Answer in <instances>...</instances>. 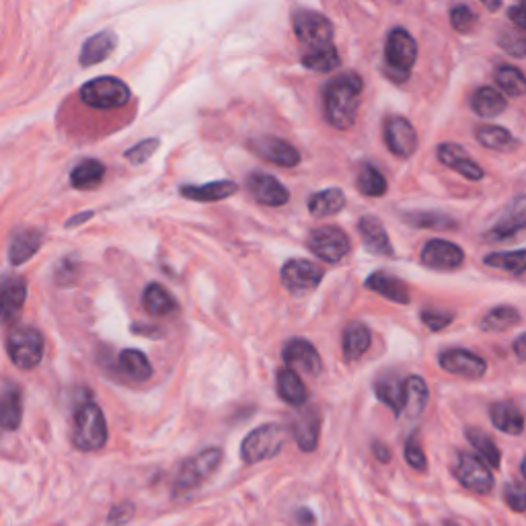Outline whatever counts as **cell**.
Segmentation results:
<instances>
[{
    "label": "cell",
    "mask_w": 526,
    "mask_h": 526,
    "mask_svg": "<svg viewBox=\"0 0 526 526\" xmlns=\"http://www.w3.org/2000/svg\"><path fill=\"white\" fill-rule=\"evenodd\" d=\"M364 83L356 72L335 77L323 91V114L337 130H350L358 118Z\"/></svg>",
    "instance_id": "cell-1"
},
{
    "label": "cell",
    "mask_w": 526,
    "mask_h": 526,
    "mask_svg": "<svg viewBox=\"0 0 526 526\" xmlns=\"http://www.w3.org/2000/svg\"><path fill=\"white\" fill-rule=\"evenodd\" d=\"M418 60V42L403 27H397L389 33L385 46V74L401 85L409 79L411 68Z\"/></svg>",
    "instance_id": "cell-2"
},
{
    "label": "cell",
    "mask_w": 526,
    "mask_h": 526,
    "mask_svg": "<svg viewBox=\"0 0 526 526\" xmlns=\"http://www.w3.org/2000/svg\"><path fill=\"white\" fill-rule=\"evenodd\" d=\"M107 442V424L105 416L97 403L87 401L83 403L77 413H74L72 422V444L83 453H95L103 448Z\"/></svg>",
    "instance_id": "cell-3"
},
{
    "label": "cell",
    "mask_w": 526,
    "mask_h": 526,
    "mask_svg": "<svg viewBox=\"0 0 526 526\" xmlns=\"http://www.w3.org/2000/svg\"><path fill=\"white\" fill-rule=\"evenodd\" d=\"M44 335L31 325H15L7 333V352L21 370H33L44 358Z\"/></svg>",
    "instance_id": "cell-4"
},
{
    "label": "cell",
    "mask_w": 526,
    "mask_h": 526,
    "mask_svg": "<svg viewBox=\"0 0 526 526\" xmlns=\"http://www.w3.org/2000/svg\"><path fill=\"white\" fill-rule=\"evenodd\" d=\"M286 428L280 424H263L255 428L241 444V459L249 465L274 459L286 442Z\"/></svg>",
    "instance_id": "cell-5"
},
{
    "label": "cell",
    "mask_w": 526,
    "mask_h": 526,
    "mask_svg": "<svg viewBox=\"0 0 526 526\" xmlns=\"http://www.w3.org/2000/svg\"><path fill=\"white\" fill-rule=\"evenodd\" d=\"M292 27L298 42L307 46V52L333 46V25L321 13L298 9L292 15Z\"/></svg>",
    "instance_id": "cell-6"
},
{
    "label": "cell",
    "mask_w": 526,
    "mask_h": 526,
    "mask_svg": "<svg viewBox=\"0 0 526 526\" xmlns=\"http://www.w3.org/2000/svg\"><path fill=\"white\" fill-rule=\"evenodd\" d=\"M130 87L116 77H99L83 85V103L95 109H120L130 101Z\"/></svg>",
    "instance_id": "cell-7"
},
{
    "label": "cell",
    "mask_w": 526,
    "mask_h": 526,
    "mask_svg": "<svg viewBox=\"0 0 526 526\" xmlns=\"http://www.w3.org/2000/svg\"><path fill=\"white\" fill-rule=\"evenodd\" d=\"M222 463V450L220 448H206L200 455L187 459L181 463L175 475V490L187 492L200 487Z\"/></svg>",
    "instance_id": "cell-8"
},
{
    "label": "cell",
    "mask_w": 526,
    "mask_h": 526,
    "mask_svg": "<svg viewBox=\"0 0 526 526\" xmlns=\"http://www.w3.org/2000/svg\"><path fill=\"white\" fill-rule=\"evenodd\" d=\"M323 276L325 270L309 259H290L284 263L280 272L284 288L294 296H303L307 292L317 290Z\"/></svg>",
    "instance_id": "cell-9"
},
{
    "label": "cell",
    "mask_w": 526,
    "mask_h": 526,
    "mask_svg": "<svg viewBox=\"0 0 526 526\" xmlns=\"http://www.w3.org/2000/svg\"><path fill=\"white\" fill-rule=\"evenodd\" d=\"M455 477L473 494H490L494 490V475L487 463L471 453H459L455 463Z\"/></svg>",
    "instance_id": "cell-10"
},
{
    "label": "cell",
    "mask_w": 526,
    "mask_h": 526,
    "mask_svg": "<svg viewBox=\"0 0 526 526\" xmlns=\"http://www.w3.org/2000/svg\"><path fill=\"white\" fill-rule=\"evenodd\" d=\"M350 245V237L337 227L315 229L307 237V247L313 251V255L327 263L342 261L350 253Z\"/></svg>",
    "instance_id": "cell-11"
},
{
    "label": "cell",
    "mask_w": 526,
    "mask_h": 526,
    "mask_svg": "<svg viewBox=\"0 0 526 526\" xmlns=\"http://www.w3.org/2000/svg\"><path fill=\"white\" fill-rule=\"evenodd\" d=\"M526 229V194L516 196L500 214V218L496 220L494 227L487 231L483 237L485 241L490 243H498V241H506L510 237H514L516 233Z\"/></svg>",
    "instance_id": "cell-12"
},
{
    "label": "cell",
    "mask_w": 526,
    "mask_h": 526,
    "mask_svg": "<svg viewBox=\"0 0 526 526\" xmlns=\"http://www.w3.org/2000/svg\"><path fill=\"white\" fill-rule=\"evenodd\" d=\"M463 261H465V251L459 245L444 239H432L422 249V263L430 270L450 272L461 268Z\"/></svg>",
    "instance_id": "cell-13"
},
{
    "label": "cell",
    "mask_w": 526,
    "mask_h": 526,
    "mask_svg": "<svg viewBox=\"0 0 526 526\" xmlns=\"http://www.w3.org/2000/svg\"><path fill=\"white\" fill-rule=\"evenodd\" d=\"M438 362H440L442 370H446L450 374H457V377L471 379V381L481 379L483 374L487 372V362L481 356H477L469 350H463V348L444 350L438 356Z\"/></svg>",
    "instance_id": "cell-14"
},
{
    "label": "cell",
    "mask_w": 526,
    "mask_h": 526,
    "mask_svg": "<svg viewBox=\"0 0 526 526\" xmlns=\"http://www.w3.org/2000/svg\"><path fill=\"white\" fill-rule=\"evenodd\" d=\"M247 187H249L251 196L263 206L278 208V206L288 204V200H290L288 187L270 173H261V171L251 173L247 177Z\"/></svg>",
    "instance_id": "cell-15"
},
{
    "label": "cell",
    "mask_w": 526,
    "mask_h": 526,
    "mask_svg": "<svg viewBox=\"0 0 526 526\" xmlns=\"http://www.w3.org/2000/svg\"><path fill=\"white\" fill-rule=\"evenodd\" d=\"M249 144H251L253 153L257 157H261L263 161H268V163H274V165H280V167H296L300 163L298 150L290 142H286L282 138L257 136Z\"/></svg>",
    "instance_id": "cell-16"
},
{
    "label": "cell",
    "mask_w": 526,
    "mask_h": 526,
    "mask_svg": "<svg viewBox=\"0 0 526 526\" xmlns=\"http://www.w3.org/2000/svg\"><path fill=\"white\" fill-rule=\"evenodd\" d=\"M385 142L393 155L409 159L418 150V132L409 120L393 116L385 122Z\"/></svg>",
    "instance_id": "cell-17"
},
{
    "label": "cell",
    "mask_w": 526,
    "mask_h": 526,
    "mask_svg": "<svg viewBox=\"0 0 526 526\" xmlns=\"http://www.w3.org/2000/svg\"><path fill=\"white\" fill-rule=\"evenodd\" d=\"M282 358L286 362V368H292L296 372L300 370L309 374V377H317L323 368L317 348L307 340H290L282 350Z\"/></svg>",
    "instance_id": "cell-18"
},
{
    "label": "cell",
    "mask_w": 526,
    "mask_h": 526,
    "mask_svg": "<svg viewBox=\"0 0 526 526\" xmlns=\"http://www.w3.org/2000/svg\"><path fill=\"white\" fill-rule=\"evenodd\" d=\"M438 161L448 169L461 173L469 181H479L485 175L483 169L465 153V148L453 142H444L438 146Z\"/></svg>",
    "instance_id": "cell-19"
},
{
    "label": "cell",
    "mask_w": 526,
    "mask_h": 526,
    "mask_svg": "<svg viewBox=\"0 0 526 526\" xmlns=\"http://www.w3.org/2000/svg\"><path fill=\"white\" fill-rule=\"evenodd\" d=\"M358 233L368 253L372 255H393L391 239L377 216H362L358 220Z\"/></svg>",
    "instance_id": "cell-20"
},
{
    "label": "cell",
    "mask_w": 526,
    "mask_h": 526,
    "mask_svg": "<svg viewBox=\"0 0 526 526\" xmlns=\"http://www.w3.org/2000/svg\"><path fill=\"white\" fill-rule=\"evenodd\" d=\"M181 196L185 200L192 202H222L239 192V185L235 181L222 179V181H212L206 185H183L181 187Z\"/></svg>",
    "instance_id": "cell-21"
},
{
    "label": "cell",
    "mask_w": 526,
    "mask_h": 526,
    "mask_svg": "<svg viewBox=\"0 0 526 526\" xmlns=\"http://www.w3.org/2000/svg\"><path fill=\"white\" fill-rule=\"evenodd\" d=\"M116 46H118L116 33L99 31V33L91 35L89 40L83 44L81 56H79V64L83 68H91V66L99 64V62H105L111 54H114Z\"/></svg>",
    "instance_id": "cell-22"
},
{
    "label": "cell",
    "mask_w": 526,
    "mask_h": 526,
    "mask_svg": "<svg viewBox=\"0 0 526 526\" xmlns=\"http://www.w3.org/2000/svg\"><path fill=\"white\" fill-rule=\"evenodd\" d=\"M44 243V235L35 229H21L15 231L9 243V261L13 266H23L37 251H40Z\"/></svg>",
    "instance_id": "cell-23"
},
{
    "label": "cell",
    "mask_w": 526,
    "mask_h": 526,
    "mask_svg": "<svg viewBox=\"0 0 526 526\" xmlns=\"http://www.w3.org/2000/svg\"><path fill=\"white\" fill-rule=\"evenodd\" d=\"M366 288L385 296L387 300H393V303L407 305L409 303V288L403 280L389 276L385 272H374L366 280Z\"/></svg>",
    "instance_id": "cell-24"
},
{
    "label": "cell",
    "mask_w": 526,
    "mask_h": 526,
    "mask_svg": "<svg viewBox=\"0 0 526 526\" xmlns=\"http://www.w3.org/2000/svg\"><path fill=\"white\" fill-rule=\"evenodd\" d=\"M492 422L494 426L510 436H518L524 432V413L520 411V407L512 401H498L492 405Z\"/></svg>",
    "instance_id": "cell-25"
},
{
    "label": "cell",
    "mask_w": 526,
    "mask_h": 526,
    "mask_svg": "<svg viewBox=\"0 0 526 526\" xmlns=\"http://www.w3.org/2000/svg\"><path fill=\"white\" fill-rule=\"evenodd\" d=\"M276 389H278V395L282 397V401H286L288 405H294V407L305 405L309 399L307 385L303 383V379L298 377V372L292 368H282L278 372Z\"/></svg>",
    "instance_id": "cell-26"
},
{
    "label": "cell",
    "mask_w": 526,
    "mask_h": 526,
    "mask_svg": "<svg viewBox=\"0 0 526 526\" xmlns=\"http://www.w3.org/2000/svg\"><path fill=\"white\" fill-rule=\"evenodd\" d=\"M0 409H3V428L7 432H15L23 420V395L21 389L9 379H5L3 383V403H0Z\"/></svg>",
    "instance_id": "cell-27"
},
{
    "label": "cell",
    "mask_w": 526,
    "mask_h": 526,
    "mask_svg": "<svg viewBox=\"0 0 526 526\" xmlns=\"http://www.w3.org/2000/svg\"><path fill=\"white\" fill-rule=\"evenodd\" d=\"M370 342H372V335L364 323H360V321L348 323L344 329V337H342L346 360L354 362V360L362 358L368 352Z\"/></svg>",
    "instance_id": "cell-28"
},
{
    "label": "cell",
    "mask_w": 526,
    "mask_h": 526,
    "mask_svg": "<svg viewBox=\"0 0 526 526\" xmlns=\"http://www.w3.org/2000/svg\"><path fill=\"white\" fill-rule=\"evenodd\" d=\"M27 298V284L19 276H9L3 284V323L9 325L13 319H17L19 311L25 305Z\"/></svg>",
    "instance_id": "cell-29"
},
{
    "label": "cell",
    "mask_w": 526,
    "mask_h": 526,
    "mask_svg": "<svg viewBox=\"0 0 526 526\" xmlns=\"http://www.w3.org/2000/svg\"><path fill=\"white\" fill-rule=\"evenodd\" d=\"M471 107L479 118H498L508 107L506 97L494 87H481L471 97Z\"/></svg>",
    "instance_id": "cell-30"
},
{
    "label": "cell",
    "mask_w": 526,
    "mask_h": 526,
    "mask_svg": "<svg viewBox=\"0 0 526 526\" xmlns=\"http://www.w3.org/2000/svg\"><path fill=\"white\" fill-rule=\"evenodd\" d=\"M483 263L490 268L502 270L514 278H526V249L522 251H496L483 257Z\"/></svg>",
    "instance_id": "cell-31"
},
{
    "label": "cell",
    "mask_w": 526,
    "mask_h": 526,
    "mask_svg": "<svg viewBox=\"0 0 526 526\" xmlns=\"http://www.w3.org/2000/svg\"><path fill=\"white\" fill-rule=\"evenodd\" d=\"M142 305L146 309V313L155 315V317H165V315H171L175 309H177V303L175 298L157 282L148 284L144 288V294H142Z\"/></svg>",
    "instance_id": "cell-32"
},
{
    "label": "cell",
    "mask_w": 526,
    "mask_h": 526,
    "mask_svg": "<svg viewBox=\"0 0 526 526\" xmlns=\"http://www.w3.org/2000/svg\"><path fill=\"white\" fill-rule=\"evenodd\" d=\"M344 208H346V196L340 187H329V190L317 192L309 200V212L317 218L337 214V212H342Z\"/></svg>",
    "instance_id": "cell-33"
},
{
    "label": "cell",
    "mask_w": 526,
    "mask_h": 526,
    "mask_svg": "<svg viewBox=\"0 0 526 526\" xmlns=\"http://www.w3.org/2000/svg\"><path fill=\"white\" fill-rule=\"evenodd\" d=\"M105 177V165L97 159H85L70 173V183L77 190H95Z\"/></svg>",
    "instance_id": "cell-34"
},
{
    "label": "cell",
    "mask_w": 526,
    "mask_h": 526,
    "mask_svg": "<svg viewBox=\"0 0 526 526\" xmlns=\"http://www.w3.org/2000/svg\"><path fill=\"white\" fill-rule=\"evenodd\" d=\"M319 413L315 411H307L305 416H300L294 422V438L296 444L300 446V450H305V453H311V450L317 448V440H319Z\"/></svg>",
    "instance_id": "cell-35"
},
{
    "label": "cell",
    "mask_w": 526,
    "mask_h": 526,
    "mask_svg": "<svg viewBox=\"0 0 526 526\" xmlns=\"http://www.w3.org/2000/svg\"><path fill=\"white\" fill-rule=\"evenodd\" d=\"M428 399H430V391L422 377H409L405 381V413L409 418L422 416V411L428 405Z\"/></svg>",
    "instance_id": "cell-36"
},
{
    "label": "cell",
    "mask_w": 526,
    "mask_h": 526,
    "mask_svg": "<svg viewBox=\"0 0 526 526\" xmlns=\"http://www.w3.org/2000/svg\"><path fill=\"white\" fill-rule=\"evenodd\" d=\"M374 393L377 397L393 409L395 416L405 411V383H401L397 377H383L374 383Z\"/></svg>",
    "instance_id": "cell-37"
},
{
    "label": "cell",
    "mask_w": 526,
    "mask_h": 526,
    "mask_svg": "<svg viewBox=\"0 0 526 526\" xmlns=\"http://www.w3.org/2000/svg\"><path fill=\"white\" fill-rule=\"evenodd\" d=\"M465 434H467V440L473 444V448L481 455V459L492 469H498L502 463V453L496 446V442L492 440V436H487L479 428H467Z\"/></svg>",
    "instance_id": "cell-38"
},
{
    "label": "cell",
    "mask_w": 526,
    "mask_h": 526,
    "mask_svg": "<svg viewBox=\"0 0 526 526\" xmlns=\"http://www.w3.org/2000/svg\"><path fill=\"white\" fill-rule=\"evenodd\" d=\"M120 370L134 381H148L153 377V366L140 350H124L120 354Z\"/></svg>",
    "instance_id": "cell-39"
},
{
    "label": "cell",
    "mask_w": 526,
    "mask_h": 526,
    "mask_svg": "<svg viewBox=\"0 0 526 526\" xmlns=\"http://www.w3.org/2000/svg\"><path fill=\"white\" fill-rule=\"evenodd\" d=\"M494 79L498 83V87L512 95V97H522L526 95V77L524 72L516 66H508V64H502L496 68L494 72Z\"/></svg>",
    "instance_id": "cell-40"
},
{
    "label": "cell",
    "mask_w": 526,
    "mask_h": 526,
    "mask_svg": "<svg viewBox=\"0 0 526 526\" xmlns=\"http://www.w3.org/2000/svg\"><path fill=\"white\" fill-rule=\"evenodd\" d=\"M520 321H522V315L514 307H496L479 321V327L483 331L496 333V331H506L512 325H518Z\"/></svg>",
    "instance_id": "cell-41"
},
{
    "label": "cell",
    "mask_w": 526,
    "mask_h": 526,
    "mask_svg": "<svg viewBox=\"0 0 526 526\" xmlns=\"http://www.w3.org/2000/svg\"><path fill=\"white\" fill-rule=\"evenodd\" d=\"M358 190L364 196L381 198V196L387 194L389 185H387L385 175L379 169H374L372 165H362V169L358 173Z\"/></svg>",
    "instance_id": "cell-42"
},
{
    "label": "cell",
    "mask_w": 526,
    "mask_h": 526,
    "mask_svg": "<svg viewBox=\"0 0 526 526\" xmlns=\"http://www.w3.org/2000/svg\"><path fill=\"white\" fill-rule=\"evenodd\" d=\"M475 138L479 144H483L485 148H492V150H510L512 146H516L514 136L500 126H479L475 132Z\"/></svg>",
    "instance_id": "cell-43"
},
{
    "label": "cell",
    "mask_w": 526,
    "mask_h": 526,
    "mask_svg": "<svg viewBox=\"0 0 526 526\" xmlns=\"http://www.w3.org/2000/svg\"><path fill=\"white\" fill-rule=\"evenodd\" d=\"M300 62H303V66L309 68V70L329 72V70H335L337 66L342 64V58H340V54H337V50L333 46H327V48H319V50L307 52L303 58H300Z\"/></svg>",
    "instance_id": "cell-44"
},
{
    "label": "cell",
    "mask_w": 526,
    "mask_h": 526,
    "mask_svg": "<svg viewBox=\"0 0 526 526\" xmlns=\"http://www.w3.org/2000/svg\"><path fill=\"white\" fill-rule=\"evenodd\" d=\"M405 222L413 224L418 229H436V231H450L457 229V220L448 218L446 214H436V212H413L403 216Z\"/></svg>",
    "instance_id": "cell-45"
},
{
    "label": "cell",
    "mask_w": 526,
    "mask_h": 526,
    "mask_svg": "<svg viewBox=\"0 0 526 526\" xmlns=\"http://www.w3.org/2000/svg\"><path fill=\"white\" fill-rule=\"evenodd\" d=\"M498 44L506 54L514 58L526 56V35L520 29H502L498 35Z\"/></svg>",
    "instance_id": "cell-46"
},
{
    "label": "cell",
    "mask_w": 526,
    "mask_h": 526,
    "mask_svg": "<svg viewBox=\"0 0 526 526\" xmlns=\"http://www.w3.org/2000/svg\"><path fill=\"white\" fill-rule=\"evenodd\" d=\"M159 146H161L159 138H146V140H140L138 144H134L130 150H126L124 157L132 165H142V163H146L150 157L157 153Z\"/></svg>",
    "instance_id": "cell-47"
},
{
    "label": "cell",
    "mask_w": 526,
    "mask_h": 526,
    "mask_svg": "<svg viewBox=\"0 0 526 526\" xmlns=\"http://www.w3.org/2000/svg\"><path fill=\"white\" fill-rule=\"evenodd\" d=\"M450 25L459 33H469L477 25V15L467 5H457L450 11Z\"/></svg>",
    "instance_id": "cell-48"
},
{
    "label": "cell",
    "mask_w": 526,
    "mask_h": 526,
    "mask_svg": "<svg viewBox=\"0 0 526 526\" xmlns=\"http://www.w3.org/2000/svg\"><path fill=\"white\" fill-rule=\"evenodd\" d=\"M504 500L510 510L526 512V485L512 481L504 487Z\"/></svg>",
    "instance_id": "cell-49"
},
{
    "label": "cell",
    "mask_w": 526,
    "mask_h": 526,
    "mask_svg": "<svg viewBox=\"0 0 526 526\" xmlns=\"http://www.w3.org/2000/svg\"><path fill=\"white\" fill-rule=\"evenodd\" d=\"M405 461H407L413 469H416V471H426V467H428L426 455H424V450H422L416 434H413V436L407 440V444H405Z\"/></svg>",
    "instance_id": "cell-50"
},
{
    "label": "cell",
    "mask_w": 526,
    "mask_h": 526,
    "mask_svg": "<svg viewBox=\"0 0 526 526\" xmlns=\"http://www.w3.org/2000/svg\"><path fill=\"white\" fill-rule=\"evenodd\" d=\"M453 321H455V313L432 311V309L422 311V323H424L426 327H430L432 331H442L444 327H448Z\"/></svg>",
    "instance_id": "cell-51"
},
{
    "label": "cell",
    "mask_w": 526,
    "mask_h": 526,
    "mask_svg": "<svg viewBox=\"0 0 526 526\" xmlns=\"http://www.w3.org/2000/svg\"><path fill=\"white\" fill-rule=\"evenodd\" d=\"M134 516V504L132 502H122L109 510L107 516V526H124L132 520Z\"/></svg>",
    "instance_id": "cell-52"
},
{
    "label": "cell",
    "mask_w": 526,
    "mask_h": 526,
    "mask_svg": "<svg viewBox=\"0 0 526 526\" xmlns=\"http://www.w3.org/2000/svg\"><path fill=\"white\" fill-rule=\"evenodd\" d=\"M508 15H510V21L516 25V29L526 31V3L512 7V9L508 11Z\"/></svg>",
    "instance_id": "cell-53"
},
{
    "label": "cell",
    "mask_w": 526,
    "mask_h": 526,
    "mask_svg": "<svg viewBox=\"0 0 526 526\" xmlns=\"http://www.w3.org/2000/svg\"><path fill=\"white\" fill-rule=\"evenodd\" d=\"M93 216H95V212H93V210L79 212L77 216H72V218H68V220H66V229H74V227H79V224H83V222L91 220Z\"/></svg>",
    "instance_id": "cell-54"
},
{
    "label": "cell",
    "mask_w": 526,
    "mask_h": 526,
    "mask_svg": "<svg viewBox=\"0 0 526 526\" xmlns=\"http://www.w3.org/2000/svg\"><path fill=\"white\" fill-rule=\"evenodd\" d=\"M296 522L300 526H315V514L309 508H298L296 510Z\"/></svg>",
    "instance_id": "cell-55"
},
{
    "label": "cell",
    "mask_w": 526,
    "mask_h": 526,
    "mask_svg": "<svg viewBox=\"0 0 526 526\" xmlns=\"http://www.w3.org/2000/svg\"><path fill=\"white\" fill-rule=\"evenodd\" d=\"M372 450H374V455H377V459H379L381 463H389V461H391L389 448H387L383 442H374V444H372Z\"/></svg>",
    "instance_id": "cell-56"
},
{
    "label": "cell",
    "mask_w": 526,
    "mask_h": 526,
    "mask_svg": "<svg viewBox=\"0 0 526 526\" xmlns=\"http://www.w3.org/2000/svg\"><path fill=\"white\" fill-rule=\"evenodd\" d=\"M514 354L520 362H526V333H522L514 342Z\"/></svg>",
    "instance_id": "cell-57"
},
{
    "label": "cell",
    "mask_w": 526,
    "mask_h": 526,
    "mask_svg": "<svg viewBox=\"0 0 526 526\" xmlns=\"http://www.w3.org/2000/svg\"><path fill=\"white\" fill-rule=\"evenodd\" d=\"M520 473H522V477L526 479V457H524V461H522V465H520Z\"/></svg>",
    "instance_id": "cell-58"
},
{
    "label": "cell",
    "mask_w": 526,
    "mask_h": 526,
    "mask_svg": "<svg viewBox=\"0 0 526 526\" xmlns=\"http://www.w3.org/2000/svg\"><path fill=\"white\" fill-rule=\"evenodd\" d=\"M485 7H487V9H490V11H496V9H500L502 5H500V3H492V5H485Z\"/></svg>",
    "instance_id": "cell-59"
},
{
    "label": "cell",
    "mask_w": 526,
    "mask_h": 526,
    "mask_svg": "<svg viewBox=\"0 0 526 526\" xmlns=\"http://www.w3.org/2000/svg\"><path fill=\"white\" fill-rule=\"evenodd\" d=\"M444 526H459V524H457V522H453V520H446V522H444Z\"/></svg>",
    "instance_id": "cell-60"
}]
</instances>
